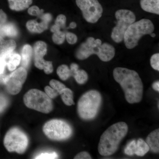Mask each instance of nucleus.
Instances as JSON below:
<instances>
[{
  "instance_id": "1",
  "label": "nucleus",
  "mask_w": 159,
  "mask_h": 159,
  "mask_svg": "<svg viewBox=\"0 0 159 159\" xmlns=\"http://www.w3.org/2000/svg\"><path fill=\"white\" fill-rule=\"evenodd\" d=\"M113 77L124 91L127 102L133 104L142 101L143 83L137 72L125 68L117 67L114 70Z\"/></svg>"
},
{
  "instance_id": "2",
  "label": "nucleus",
  "mask_w": 159,
  "mask_h": 159,
  "mask_svg": "<svg viewBox=\"0 0 159 159\" xmlns=\"http://www.w3.org/2000/svg\"><path fill=\"white\" fill-rule=\"evenodd\" d=\"M128 131V125L125 122H117L110 126L100 137L98 147L99 153L105 157L115 153Z\"/></svg>"
},
{
  "instance_id": "3",
  "label": "nucleus",
  "mask_w": 159,
  "mask_h": 159,
  "mask_svg": "<svg viewBox=\"0 0 159 159\" xmlns=\"http://www.w3.org/2000/svg\"><path fill=\"white\" fill-rule=\"evenodd\" d=\"M115 53V48L110 44H102L100 39L90 37L80 46L75 55L77 59L83 60L93 54H96L102 61L107 62L113 58Z\"/></svg>"
},
{
  "instance_id": "4",
  "label": "nucleus",
  "mask_w": 159,
  "mask_h": 159,
  "mask_svg": "<svg viewBox=\"0 0 159 159\" xmlns=\"http://www.w3.org/2000/svg\"><path fill=\"white\" fill-rule=\"evenodd\" d=\"M102 102L101 94L95 90L89 91L81 96L77 103V112L84 120L94 119L97 116Z\"/></svg>"
},
{
  "instance_id": "5",
  "label": "nucleus",
  "mask_w": 159,
  "mask_h": 159,
  "mask_svg": "<svg viewBox=\"0 0 159 159\" xmlns=\"http://www.w3.org/2000/svg\"><path fill=\"white\" fill-rule=\"evenodd\" d=\"M154 31V26L150 20L142 19L134 22L131 25L124 34V43L127 49L136 47L139 41L143 35L150 34Z\"/></svg>"
},
{
  "instance_id": "6",
  "label": "nucleus",
  "mask_w": 159,
  "mask_h": 159,
  "mask_svg": "<svg viewBox=\"0 0 159 159\" xmlns=\"http://www.w3.org/2000/svg\"><path fill=\"white\" fill-rule=\"evenodd\" d=\"M24 101L27 107L44 113H49L53 109L51 98L45 93L36 89L28 91L24 96Z\"/></svg>"
},
{
  "instance_id": "7",
  "label": "nucleus",
  "mask_w": 159,
  "mask_h": 159,
  "mask_svg": "<svg viewBox=\"0 0 159 159\" xmlns=\"http://www.w3.org/2000/svg\"><path fill=\"white\" fill-rule=\"evenodd\" d=\"M115 16L117 25L113 29L111 37L115 42L119 43L123 40L125 31L129 26L135 22L136 16L132 11L127 9H119L116 11Z\"/></svg>"
},
{
  "instance_id": "8",
  "label": "nucleus",
  "mask_w": 159,
  "mask_h": 159,
  "mask_svg": "<svg viewBox=\"0 0 159 159\" xmlns=\"http://www.w3.org/2000/svg\"><path fill=\"white\" fill-rule=\"evenodd\" d=\"M4 144L8 151L23 153L29 144V139L25 134L17 128L11 129L6 134Z\"/></svg>"
},
{
  "instance_id": "9",
  "label": "nucleus",
  "mask_w": 159,
  "mask_h": 159,
  "mask_svg": "<svg viewBox=\"0 0 159 159\" xmlns=\"http://www.w3.org/2000/svg\"><path fill=\"white\" fill-rule=\"evenodd\" d=\"M43 131L49 139L57 141L69 139L72 134L70 125L59 119H53L47 122L44 125Z\"/></svg>"
},
{
  "instance_id": "10",
  "label": "nucleus",
  "mask_w": 159,
  "mask_h": 159,
  "mask_svg": "<svg viewBox=\"0 0 159 159\" xmlns=\"http://www.w3.org/2000/svg\"><path fill=\"white\" fill-rule=\"evenodd\" d=\"M76 3L88 22L97 23L102 16L103 9L98 0H76Z\"/></svg>"
},
{
  "instance_id": "11",
  "label": "nucleus",
  "mask_w": 159,
  "mask_h": 159,
  "mask_svg": "<svg viewBox=\"0 0 159 159\" xmlns=\"http://www.w3.org/2000/svg\"><path fill=\"white\" fill-rule=\"evenodd\" d=\"M27 77L26 69L23 67L13 71L5 78L3 83L6 85L7 91L12 95H16L20 93L23 84Z\"/></svg>"
},
{
  "instance_id": "12",
  "label": "nucleus",
  "mask_w": 159,
  "mask_h": 159,
  "mask_svg": "<svg viewBox=\"0 0 159 159\" xmlns=\"http://www.w3.org/2000/svg\"><path fill=\"white\" fill-rule=\"evenodd\" d=\"M34 65L40 70H43L46 74H50L53 71L51 61H47L43 57L47 52V45L44 42L39 41L35 43L33 47Z\"/></svg>"
},
{
  "instance_id": "13",
  "label": "nucleus",
  "mask_w": 159,
  "mask_h": 159,
  "mask_svg": "<svg viewBox=\"0 0 159 159\" xmlns=\"http://www.w3.org/2000/svg\"><path fill=\"white\" fill-rule=\"evenodd\" d=\"M41 21L39 22L36 20H30L26 24V27L32 33H41L47 30L49 23L52 20V16L49 13L40 16Z\"/></svg>"
},
{
  "instance_id": "14",
  "label": "nucleus",
  "mask_w": 159,
  "mask_h": 159,
  "mask_svg": "<svg viewBox=\"0 0 159 159\" xmlns=\"http://www.w3.org/2000/svg\"><path fill=\"white\" fill-rule=\"evenodd\" d=\"M146 143L149 148V150L154 153H159V129H157L151 132L148 135L146 139Z\"/></svg>"
},
{
  "instance_id": "15",
  "label": "nucleus",
  "mask_w": 159,
  "mask_h": 159,
  "mask_svg": "<svg viewBox=\"0 0 159 159\" xmlns=\"http://www.w3.org/2000/svg\"><path fill=\"white\" fill-rule=\"evenodd\" d=\"M16 48V43L13 40L4 41L0 43V58L3 57L8 60Z\"/></svg>"
},
{
  "instance_id": "16",
  "label": "nucleus",
  "mask_w": 159,
  "mask_h": 159,
  "mask_svg": "<svg viewBox=\"0 0 159 159\" xmlns=\"http://www.w3.org/2000/svg\"><path fill=\"white\" fill-rule=\"evenodd\" d=\"M140 5L145 11L159 14V0H140Z\"/></svg>"
},
{
  "instance_id": "17",
  "label": "nucleus",
  "mask_w": 159,
  "mask_h": 159,
  "mask_svg": "<svg viewBox=\"0 0 159 159\" xmlns=\"http://www.w3.org/2000/svg\"><path fill=\"white\" fill-rule=\"evenodd\" d=\"M32 54L33 49L31 46L26 44L23 47L21 51L20 62L23 67L25 69L29 67L31 62Z\"/></svg>"
},
{
  "instance_id": "18",
  "label": "nucleus",
  "mask_w": 159,
  "mask_h": 159,
  "mask_svg": "<svg viewBox=\"0 0 159 159\" xmlns=\"http://www.w3.org/2000/svg\"><path fill=\"white\" fill-rule=\"evenodd\" d=\"M9 8L12 10L20 11L29 8L33 0H8Z\"/></svg>"
},
{
  "instance_id": "19",
  "label": "nucleus",
  "mask_w": 159,
  "mask_h": 159,
  "mask_svg": "<svg viewBox=\"0 0 159 159\" xmlns=\"http://www.w3.org/2000/svg\"><path fill=\"white\" fill-rule=\"evenodd\" d=\"M18 31L16 27L11 23L5 24L0 29V35L2 37H13L17 36Z\"/></svg>"
},
{
  "instance_id": "20",
  "label": "nucleus",
  "mask_w": 159,
  "mask_h": 159,
  "mask_svg": "<svg viewBox=\"0 0 159 159\" xmlns=\"http://www.w3.org/2000/svg\"><path fill=\"white\" fill-rule=\"evenodd\" d=\"M21 62V56L16 53H13L9 56L7 61V66L10 71H13L19 65Z\"/></svg>"
},
{
  "instance_id": "21",
  "label": "nucleus",
  "mask_w": 159,
  "mask_h": 159,
  "mask_svg": "<svg viewBox=\"0 0 159 159\" xmlns=\"http://www.w3.org/2000/svg\"><path fill=\"white\" fill-rule=\"evenodd\" d=\"M59 95L61 96L63 102L67 106L74 105V102L73 99V93L70 89L66 87L61 91Z\"/></svg>"
},
{
  "instance_id": "22",
  "label": "nucleus",
  "mask_w": 159,
  "mask_h": 159,
  "mask_svg": "<svg viewBox=\"0 0 159 159\" xmlns=\"http://www.w3.org/2000/svg\"><path fill=\"white\" fill-rule=\"evenodd\" d=\"M149 151V147L145 141L141 139L136 141V149L135 154L138 156L143 157Z\"/></svg>"
},
{
  "instance_id": "23",
  "label": "nucleus",
  "mask_w": 159,
  "mask_h": 159,
  "mask_svg": "<svg viewBox=\"0 0 159 159\" xmlns=\"http://www.w3.org/2000/svg\"><path fill=\"white\" fill-rule=\"evenodd\" d=\"M75 80L79 84H84L88 80V75L84 70H78L74 71L72 74Z\"/></svg>"
},
{
  "instance_id": "24",
  "label": "nucleus",
  "mask_w": 159,
  "mask_h": 159,
  "mask_svg": "<svg viewBox=\"0 0 159 159\" xmlns=\"http://www.w3.org/2000/svg\"><path fill=\"white\" fill-rule=\"evenodd\" d=\"M57 73L58 77L62 80H66L71 76L70 69L66 65L59 66L57 69Z\"/></svg>"
},
{
  "instance_id": "25",
  "label": "nucleus",
  "mask_w": 159,
  "mask_h": 159,
  "mask_svg": "<svg viewBox=\"0 0 159 159\" xmlns=\"http://www.w3.org/2000/svg\"><path fill=\"white\" fill-rule=\"evenodd\" d=\"M66 39V33L63 31L59 30L53 33L52 39L55 44H62L64 42Z\"/></svg>"
},
{
  "instance_id": "26",
  "label": "nucleus",
  "mask_w": 159,
  "mask_h": 159,
  "mask_svg": "<svg viewBox=\"0 0 159 159\" xmlns=\"http://www.w3.org/2000/svg\"><path fill=\"white\" fill-rule=\"evenodd\" d=\"M7 60L3 57L0 58V83H3L7 75L6 74V67L7 66Z\"/></svg>"
},
{
  "instance_id": "27",
  "label": "nucleus",
  "mask_w": 159,
  "mask_h": 159,
  "mask_svg": "<svg viewBox=\"0 0 159 159\" xmlns=\"http://www.w3.org/2000/svg\"><path fill=\"white\" fill-rule=\"evenodd\" d=\"M136 149V141L134 140L129 142L125 149V153L129 156L135 154Z\"/></svg>"
},
{
  "instance_id": "28",
  "label": "nucleus",
  "mask_w": 159,
  "mask_h": 159,
  "mask_svg": "<svg viewBox=\"0 0 159 159\" xmlns=\"http://www.w3.org/2000/svg\"><path fill=\"white\" fill-rule=\"evenodd\" d=\"M58 154L55 152H43L38 155L35 157V159H53L58 158Z\"/></svg>"
},
{
  "instance_id": "29",
  "label": "nucleus",
  "mask_w": 159,
  "mask_h": 159,
  "mask_svg": "<svg viewBox=\"0 0 159 159\" xmlns=\"http://www.w3.org/2000/svg\"><path fill=\"white\" fill-rule=\"evenodd\" d=\"M50 85L51 87L57 91L59 93V94L61 91L66 88V86L61 83V82H60L58 80L54 79L51 80L50 81Z\"/></svg>"
},
{
  "instance_id": "30",
  "label": "nucleus",
  "mask_w": 159,
  "mask_h": 159,
  "mask_svg": "<svg viewBox=\"0 0 159 159\" xmlns=\"http://www.w3.org/2000/svg\"><path fill=\"white\" fill-rule=\"evenodd\" d=\"M150 65L152 67L158 71H159V54L156 53L152 56L150 58Z\"/></svg>"
},
{
  "instance_id": "31",
  "label": "nucleus",
  "mask_w": 159,
  "mask_h": 159,
  "mask_svg": "<svg viewBox=\"0 0 159 159\" xmlns=\"http://www.w3.org/2000/svg\"><path fill=\"white\" fill-rule=\"evenodd\" d=\"M66 18L65 16L63 14L59 15L56 18L55 25L60 27L61 29L64 28L66 26Z\"/></svg>"
},
{
  "instance_id": "32",
  "label": "nucleus",
  "mask_w": 159,
  "mask_h": 159,
  "mask_svg": "<svg viewBox=\"0 0 159 159\" xmlns=\"http://www.w3.org/2000/svg\"><path fill=\"white\" fill-rule=\"evenodd\" d=\"M43 9H40L37 6H31L28 9V13L30 15L38 16H40L43 12Z\"/></svg>"
},
{
  "instance_id": "33",
  "label": "nucleus",
  "mask_w": 159,
  "mask_h": 159,
  "mask_svg": "<svg viewBox=\"0 0 159 159\" xmlns=\"http://www.w3.org/2000/svg\"><path fill=\"white\" fill-rule=\"evenodd\" d=\"M45 91L46 94L50 98H55L58 95H59V93L57 91L54 90L51 87L48 86H47L45 88Z\"/></svg>"
},
{
  "instance_id": "34",
  "label": "nucleus",
  "mask_w": 159,
  "mask_h": 159,
  "mask_svg": "<svg viewBox=\"0 0 159 159\" xmlns=\"http://www.w3.org/2000/svg\"><path fill=\"white\" fill-rule=\"evenodd\" d=\"M67 41L70 44H74L77 42V37L76 34L71 32H67L66 34Z\"/></svg>"
},
{
  "instance_id": "35",
  "label": "nucleus",
  "mask_w": 159,
  "mask_h": 159,
  "mask_svg": "<svg viewBox=\"0 0 159 159\" xmlns=\"http://www.w3.org/2000/svg\"><path fill=\"white\" fill-rule=\"evenodd\" d=\"M8 99L4 95L0 94V113L2 112L8 105Z\"/></svg>"
},
{
  "instance_id": "36",
  "label": "nucleus",
  "mask_w": 159,
  "mask_h": 159,
  "mask_svg": "<svg viewBox=\"0 0 159 159\" xmlns=\"http://www.w3.org/2000/svg\"><path fill=\"white\" fill-rule=\"evenodd\" d=\"M75 159H92L90 155L87 152H82L77 154L74 158Z\"/></svg>"
},
{
  "instance_id": "37",
  "label": "nucleus",
  "mask_w": 159,
  "mask_h": 159,
  "mask_svg": "<svg viewBox=\"0 0 159 159\" xmlns=\"http://www.w3.org/2000/svg\"><path fill=\"white\" fill-rule=\"evenodd\" d=\"M7 20V15L2 9H0V29L6 24Z\"/></svg>"
},
{
  "instance_id": "38",
  "label": "nucleus",
  "mask_w": 159,
  "mask_h": 159,
  "mask_svg": "<svg viewBox=\"0 0 159 159\" xmlns=\"http://www.w3.org/2000/svg\"><path fill=\"white\" fill-rule=\"evenodd\" d=\"M152 87L154 90L157 91V92H159V80L155 81L153 83L152 85Z\"/></svg>"
},
{
  "instance_id": "39",
  "label": "nucleus",
  "mask_w": 159,
  "mask_h": 159,
  "mask_svg": "<svg viewBox=\"0 0 159 159\" xmlns=\"http://www.w3.org/2000/svg\"><path fill=\"white\" fill-rule=\"evenodd\" d=\"M77 27V24H76V23L74 22H71L70 24V27L71 29H74L75 28H76Z\"/></svg>"
},
{
  "instance_id": "40",
  "label": "nucleus",
  "mask_w": 159,
  "mask_h": 159,
  "mask_svg": "<svg viewBox=\"0 0 159 159\" xmlns=\"http://www.w3.org/2000/svg\"><path fill=\"white\" fill-rule=\"evenodd\" d=\"M4 41V39H3V37H2V36L0 35V43H2Z\"/></svg>"
},
{
  "instance_id": "41",
  "label": "nucleus",
  "mask_w": 159,
  "mask_h": 159,
  "mask_svg": "<svg viewBox=\"0 0 159 159\" xmlns=\"http://www.w3.org/2000/svg\"><path fill=\"white\" fill-rule=\"evenodd\" d=\"M150 35H151V37L153 38L155 37L156 36V34H155V33H153V32H152V33L151 34H150Z\"/></svg>"
}]
</instances>
